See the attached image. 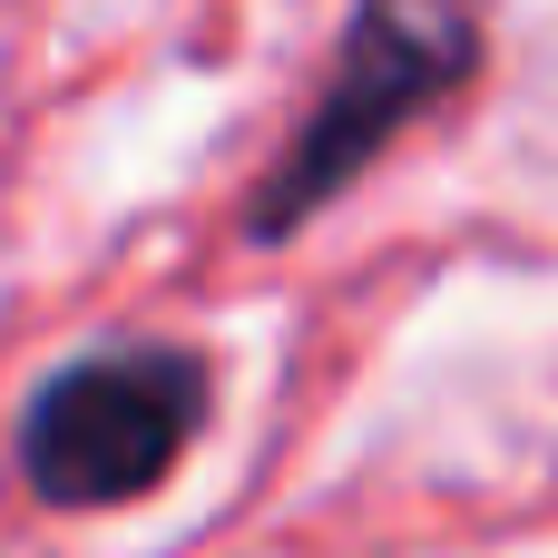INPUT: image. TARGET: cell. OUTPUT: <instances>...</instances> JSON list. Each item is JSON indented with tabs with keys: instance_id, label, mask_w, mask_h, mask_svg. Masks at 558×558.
Masks as SVG:
<instances>
[{
	"instance_id": "obj_1",
	"label": "cell",
	"mask_w": 558,
	"mask_h": 558,
	"mask_svg": "<svg viewBox=\"0 0 558 558\" xmlns=\"http://www.w3.org/2000/svg\"><path fill=\"white\" fill-rule=\"evenodd\" d=\"M481 69V20L471 0H353L333 88L314 98V118L294 128L284 167L265 177V196L245 206V235H294L324 196H343L422 108H441L461 78Z\"/></svg>"
},
{
	"instance_id": "obj_2",
	"label": "cell",
	"mask_w": 558,
	"mask_h": 558,
	"mask_svg": "<svg viewBox=\"0 0 558 558\" xmlns=\"http://www.w3.org/2000/svg\"><path fill=\"white\" fill-rule=\"evenodd\" d=\"M206 422V363L177 343H108L59 363L20 412V481L59 510H118L157 490Z\"/></svg>"
}]
</instances>
